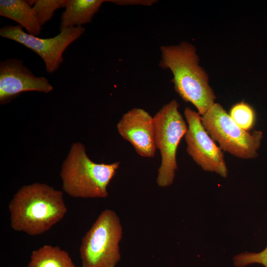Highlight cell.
<instances>
[{
  "instance_id": "obj_6",
  "label": "cell",
  "mask_w": 267,
  "mask_h": 267,
  "mask_svg": "<svg viewBox=\"0 0 267 267\" xmlns=\"http://www.w3.org/2000/svg\"><path fill=\"white\" fill-rule=\"evenodd\" d=\"M203 127L219 147L231 155L244 159L258 156L263 137L261 131L252 134L240 128L232 119L222 106L214 103L201 116Z\"/></svg>"
},
{
  "instance_id": "obj_5",
  "label": "cell",
  "mask_w": 267,
  "mask_h": 267,
  "mask_svg": "<svg viewBox=\"0 0 267 267\" xmlns=\"http://www.w3.org/2000/svg\"><path fill=\"white\" fill-rule=\"evenodd\" d=\"M178 107L177 101L172 100L164 105L153 117L154 143L161 157L156 182L161 187H168L173 183L178 169L177 149L187 130L188 126Z\"/></svg>"
},
{
  "instance_id": "obj_9",
  "label": "cell",
  "mask_w": 267,
  "mask_h": 267,
  "mask_svg": "<svg viewBox=\"0 0 267 267\" xmlns=\"http://www.w3.org/2000/svg\"><path fill=\"white\" fill-rule=\"evenodd\" d=\"M53 87L44 77H37L17 58L0 63V103H6L20 93L28 91L49 93Z\"/></svg>"
},
{
  "instance_id": "obj_11",
  "label": "cell",
  "mask_w": 267,
  "mask_h": 267,
  "mask_svg": "<svg viewBox=\"0 0 267 267\" xmlns=\"http://www.w3.org/2000/svg\"><path fill=\"white\" fill-rule=\"evenodd\" d=\"M104 0H67L60 18L59 29L81 27L90 23Z\"/></svg>"
},
{
  "instance_id": "obj_13",
  "label": "cell",
  "mask_w": 267,
  "mask_h": 267,
  "mask_svg": "<svg viewBox=\"0 0 267 267\" xmlns=\"http://www.w3.org/2000/svg\"><path fill=\"white\" fill-rule=\"evenodd\" d=\"M27 267H77L69 253L59 246L44 245L32 251Z\"/></svg>"
},
{
  "instance_id": "obj_12",
  "label": "cell",
  "mask_w": 267,
  "mask_h": 267,
  "mask_svg": "<svg viewBox=\"0 0 267 267\" xmlns=\"http://www.w3.org/2000/svg\"><path fill=\"white\" fill-rule=\"evenodd\" d=\"M0 15L17 22L30 35L37 36L41 33L42 26L27 0H0Z\"/></svg>"
},
{
  "instance_id": "obj_8",
  "label": "cell",
  "mask_w": 267,
  "mask_h": 267,
  "mask_svg": "<svg viewBox=\"0 0 267 267\" xmlns=\"http://www.w3.org/2000/svg\"><path fill=\"white\" fill-rule=\"evenodd\" d=\"M184 114L188 124L184 135L188 154L204 171L226 178L227 169L222 149L209 135L200 115L189 107L185 108Z\"/></svg>"
},
{
  "instance_id": "obj_14",
  "label": "cell",
  "mask_w": 267,
  "mask_h": 267,
  "mask_svg": "<svg viewBox=\"0 0 267 267\" xmlns=\"http://www.w3.org/2000/svg\"><path fill=\"white\" fill-rule=\"evenodd\" d=\"M67 0H34L32 8L41 26L50 20L56 10L65 7Z\"/></svg>"
},
{
  "instance_id": "obj_4",
  "label": "cell",
  "mask_w": 267,
  "mask_h": 267,
  "mask_svg": "<svg viewBox=\"0 0 267 267\" xmlns=\"http://www.w3.org/2000/svg\"><path fill=\"white\" fill-rule=\"evenodd\" d=\"M123 228L111 209L102 211L83 237L79 251L82 267H116L121 259Z\"/></svg>"
},
{
  "instance_id": "obj_2",
  "label": "cell",
  "mask_w": 267,
  "mask_h": 267,
  "mask_svg": "<svg viewBox=\"0 0 267 267\" xmlns=\"http://www.w3.org/2000/svg\"><path fill=\"white\" fill-rule=\"evenodd\" d=\"M160 50L159 66L171 71L176 92L184 101L194 105L202 116L215 103L216 97L207 73L199 66L196 48L182 42L177 45H162Z\"/></svg>"
},
{
  "instance_id": "obj_7",
  "label": "cell",
  "mask_w": 267,
  "mask_h": 267,
  "mask_svg": "<svg viewBox=\"0 0 267 267\" xmlns=\"http://www.w3.org/2000/svg\"><path fill=\"white\" fill-rule=\"evenodd\" d=\"M82 26L62 30L54 37L40 38L25 33L20 25H7L0 29V36L31 49L44 60L46 72L52 74L63 61V54L67 47L79 39L85 32Z\"/></svg>"
},
{
  "instance_id": "obj_3",
  "label": "cell",
  "mask_w": 267,
  "mask_h": 267,
  "mask_svg": "<svg viewBox=\"0 0 267 267\" xmlns=\"http://www.w3.org/2000/svg\"><path fill=\"white\" fill-rule=\"evenodd\" d=\"M120 165V162L96 163L88 157L82 143H74L61 166L63 190L75 198H106L107 186Z\"/></svg>"
},
{
  "instance_id": "obj_15",
  "label": "cell",
  "mask_w": 267,
  "mask_h": 267,
  "mask_svg": "<svg viewBox=\"0 0 267 267\" xmlns=\"http://www.w3.org/2000/svg\"><path fill=\"white\" fill-rule=\"evenodd\" d=\"M229 115L234 122L242 129L247 131L251 129L255 122V113L248 104L241 102L234 105Z\"/></svg>"
},
{
  "instance_id": "obj_10",
  "label": "cell",
  "mask_w": 267,
  "mask_h": 267,
  "mask_svg": "<svg viewBox=\"0 0 267 267\" xmlns=\"http://www.w3.org/2000/svg\"><path fill=\"white\" fill-rule=\"evenodd\" d=\"M120 135L129 141L140 156L154 157L153 117L145 110L133 108L125 113L117 124Z\"/></svg>"
},
{
  "instance_id": "obj_1",
  "label": "cell",
  "mask_w": 267,
  "mask_h": 267,
  "mask_svg": "<svg viewBox=\"0 0 267 267\" xmlns=\"http://www.w3.org/2000/svg\"><path fill=\"white\" fill-rule=\"evenodd\" d=\"M10 225L15 231L35 236L44 233L60 221L67 208L63 192L35 182L19 188L8 204Z\"/></svg>"
},
{
  "instance_id": "obj_16",
  "label": "cell",
  "mask_w": 267,
  "mask_h": 267,
  "mask_svg": "<svg viewBox=\"0 0 267 267\" xmlns=\"http://www.w3.org/2000/svg\"><path fill=\"white\" fill-rule=\"evenodd\" d=\"M233 265L236 267H245L247 265L258 263L267 267V246L259 253L244 252L233 258Z\"/></svg>"
}]
</instances>
